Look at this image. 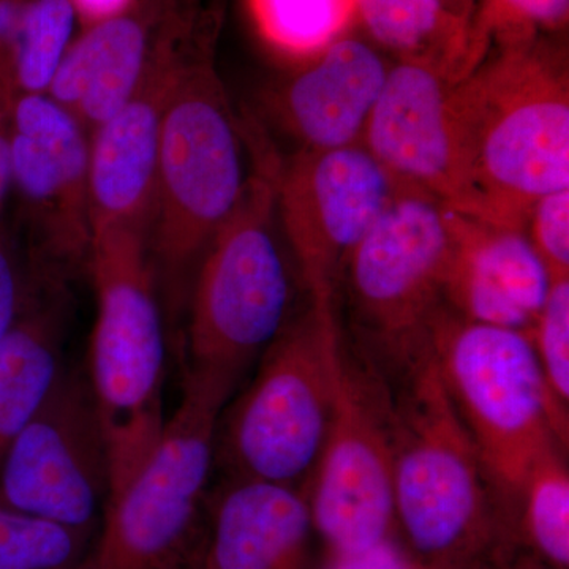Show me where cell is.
<instances>
[{"instance_id": "obj_1", "label": "cell", "mask_w": 569, "mask_h": 569, "mask_svg": "<svg viewBox=\"0 0 569 569\" xmlns=\"http://www.w3.org/2000/svg\"><path fill=\"white\" fill-rule=\"evenodd\" d=\"M396 530L429 569H481L522 542L519 511L497 488L433 355L388 385Z\"/></svg>"}, {"instance_id": "obj_2", "label": "cell", "mask_w": 569, "mask_h": 569, "mask_svg": "<svg viewBox=\"0 0 569 569\" xmlns=\"http://www.w3.org/2000/svg\"><path fill=\"white\" fill-rule=\"evenodd\" d=\"M475 219L526 231L531 206L569 189V70L561 41L493 48L452 86Z\"/></svg>"}, {"instance_id": "obj_3", "label": "cell", "mask_w": 569, "mask_h": 569, "mask_svg": "<svg viewBox=\"0 0 569 569\" xmlns=\"http://www.w3.org/2000/svg\"><path fill=\"white\" fill-rule=\"evenodd\" d=\"M212 39L193 52L164 112L146 249L160 298L187 305L194 272L244 197L252 122L236 114L213 63Z\"/></svg>"}, {"instance_id": "obj_4", "label": "cell", "mask_w": 569, "mask_h": 569, "mask_svg": "<svg viewBox=\"0 0 569 569\" xmlns=\"http://www.w3.org/2000/svg\"><path fill=\"white\" fill-rule=\"evenodd\" d=\"M252 133V178L206 249L187 299L186 372L234 388L293 317V257L276 201L280 153L254 122Z\"/></svg>"}, {"instance_id": "obj_5", "label": "cell", "mask_w": 569, "mask_h": 569, "mask_svg": "<svg viewBox=\"0 0 569 569\" xmlns=\"http://www.w3.org/2000/svg\"><path fill=\"white\" fill-rule=\"evenodd\" d=\"M88 260L97 293L89 387L107 445L108 503L140 473L162 437L167 342L144 231L96 228Z\"/></svg>"}, {"instance_id": "obj_6", "label": "cell", "mask_w": 569, "mask_h": 569, "mask_svg": "<svg viewBox=\"0 0 569 569\" xmlns=\"http://www.w3.org/2000/svg\"><path fill=\"white\" fill-rule=\"evenodd\" d=\"M460 217L429 194L403 189L348 258L339 293L346 295L351 348L387 383L432 355Z\"/></svg>"}, {"instance_id": "obj_7", "label": "cell", "mask_w": 569, "mask_h": 569, "mask_svg": "<svg viewBox=\"0 0 569 569\" xmlns=\"http://www.w3.org/2000/svg\"><path fill=\"white\" fill-rule=\"evenodd\" d=\"M342 340L337 299L309 296L305 312L266 348L222 436L217 432L216 447L233 478L305 490L335 413Z\"/></svg>"}, {"instance_id": "obj_8", "label": "cell", "mask_w": 569, "mask_h": 569, "mask_svg": "<svg viewBox=\"0 0 569 569\" xmlns=\"http://www.w3.org/2000/svg\"><path fill=\"white\" fill-rule=\"evenodd\" d=\"M432 355L486 470L519 511L531 467L550 448L567 449L569 433L530 335L447 309L433 325Z\"/></svg>"}, {"instance_id": "obj_9", "label": "cell", "mask_w": 569, "mask_h": 569, "mask_svg": "<svg viewBox=\"0 0 569 569\" xmlns=\"http://www.w3.org/2000/svg\"><path fill=\"white\" fill-rule=\"evenodd\" d=\"M233 385L186 372L181 402L133 481L104 505L86 569H189L198 512Z\"/></svg>"}, {"instance_id": "obj_10", "label": "cell", "mask_w": 569, "mask_h": 569, "mask_svg": "<svg viewBox=\"0 0 569 569\" xmlns=\"http://www.w3.org/2000/svg\"><path fill=\"white\" fill-rule=\"evenodd\" d=\"M307 493L313 529L332 559L392 539L391 395L387 381L342 340L335 413Z\"/></svg>"}, {"instance_id": "obj_11", "label": "cell", "mask_w": 569, "mask_h": 569, "mask_svg": "<svg viewBox=\"0 0 569 569\" xmlns=\"http://www.w3.org/2000/svg\"><path fill=\"white\" fill-rule=\"evenodd\" d=\"M403 189L362 144L280 156L277 212L309 296L337 299L355 247Z\"/></svg>"}, {"instance_id": "obj_12", "label": "cell", "mask_w": 569, "mask_h": 569, "mask_svg": "<svg viewBox=\"0 0 569 569\" xmlns=\"http://www.w3.org/2000/svg\"><path fill=\"white\" fill-rule=\"evenodd\" d=\"M110 493L107 445L89 381L61 372L7 449V507L84 535Z\"/></svg>"}, {"instance_id": "obj_13", "label": "cell", "mask_w": 569, "mask_h": 569, "mask_svg": "<svg viewBox=\"0 0 569 569\" xmlns=\"http://www.w3.org/2000/svg\"><path fill=\"white\" fill-rule=\"evenodd\" d=\"M209 24L179 7L133 96L89 137L92 230L121 224L146 233L164 112L187 62L211 39Z\"/></svg>"}, {"instance_id": "obj_14", "label": "cell", "mask_w": 569, "mask_h": 569, "mask_svg": "<svg viewBox=\"0 0 569 569\" xmlns=\"http://www.w3.org/2000/svg\"><path fill=\"white\" fill-rule=\"evenodd\" d=\"M11 186L41 250L59 268L89 258V133L48 93H20L11 121Z\"/></svg>"}, {"instance_id": "obj_15", "label": "cell", "mask_w": 569, "mask_h": 569, "mask_svg": "<svg viewBox=\"0 0 569 569\" xmlns=\"http://www.w3.org/2000/svg\"><path fill=\"white\" fill-rule=\"evenodd\" d=\"M417 63L389 67L361 144L406 189L475 217L452 86Z\"/></svg>"}, {"instance_id": "obj_16", "label": "cell", "mask_w": 569, "mask_h": 569, "mask_svg": "<svg viewBox=\"0 0 569 569\" xmlns=\"http://www.w3.org/2000/svg\"><path fill=\"white\" fill-rule=\"evenodd\" d=\"M389 67L372 41L348 33L269 89L266 111L298 151L361 144Z\"/></svg>"}, {"instance_id": "obj_17", "label": "cell", "mask_w": 569, "mask_h": 569, "mask_svg": "<svg viewBox=\"0 0 569 569\" xmlns=\"http://www.w3.org/2000/svg\"><path fill=\"white\" fill-rule=\"evenodd\" d=\"M178 0H132L119 13L81 26L48 96L91 137L140 84Z\"/></svg>"}, {"instance_id": "obj_18", "label": "cell", "mask_w": 569, "mask_h": 569, "mask_svg": "<svg viewBox=\"0 0 569 569\" xmlns=\"http://www.w3.org/2000/svg\"><path fill=\"white\" fill-rule=\"evenodd\" d=\"M550 287L552 276L526 231L462 213L448 277L449 310L530 335Z\"/></svg>"}, {"instance_id": "obj_19", "label": "cell", "mask_w": 569, "mask_h": 569, "mask_svg": "<svg viewBox=\"0 0 569 569\" xmlns=\"http://www.w3.org/2000/svg\"><path fill=\"white\" fill-rule=\"evenodd\" d=\"M313 530L305 490L233 478L212 505L204 569H305Z\"/></svg>"}, {"instance_id": "obj_20", "label": "cell", "mask_w": 569, "mask_h": 569, "mask_svg": "<svg viewBox=\"0 0 569 569\" xmlns=\"http://www.w3.org/2000/svg\"><path fill=\"white\" fill-rule=\"evenodd\" d=\"M358 24L397 62L417 63L449 81L466 78L490 52L471 18L441 0H358Z\"/></svg>"}, {"instance_id": "obj_21", "label": "cell", "mask_w": 569, "mask_h": 569, "mask_svg": "<svg viewBox=\"0 0 569 569\" xmlns=\"http://www.w3.org/2000/svg\"><path fill=\"white\" fill-rule=\"evenodd\" d=\"M61 312L51 310L11 329L0 342V447L39 411L61 376Z\"/></svg>"}, {"instance_id": "obj_22", "label": "cell", "mask_w": 569, "mask_h": 569, "mask_svg": "<svg viewBox=\"0 0 569 569\" xmlns=\"http://www.w3.org/2000/svg\"><path fill=\"white\" fill-rule=\"evenodd\" d=\"M258 39L284 61L320 54L358 24V0H244Z\"/></svg>"}, {"instance_id": "obj_23", "label": "cell", "mask_w": 569, "mask_h": 569, "mask_svg": "<svg viewBox=\"0 0 569 569\" xmlns=\"http://www.w3.org/2000/svg\"><path fill=\"white\" fill-rule=\"evenodd\" d=\"M519 533L549 567L569 569V471L563 448H550L531 467L519 496Z\"/></svg>"}, {"instance_id": "obj_24", "label": "cell", "mask_w": 569, "mask_h": 569, "mask_svg": "<svg viewBox=\"0 0 569 569\" xmlns=\"http://www.w3.org/2000/svg\"><path fill=\"white\" fill-rule=\"evenodd\" d=\"M81 24L73 0H28L10 52L20 93H48Z\"/></svg>"}, {"instance_id": "obj_25", "label": "cell", "mask_w": 569, "mask_h": 569, "mask_svg": "<svg viewBox=\"0 0 569 569\" xmlns=\"http://www.w3.org/2000/svg\"><path fill=\"white\" fill-rule=\"evenodd\" d=\"M84 535L0 508V569H86Z\"/></svg>"}, {"instance_id": "obj_26", "label": "cell", "mask_w": 569, "mask_h": 569, "mask_svg": "<svg viewBox=\"0 0 569 569\" xmlns=\"http://www.w3.org/2000/svg\"><path fill=\"white\" fill-rule=\"evenodd\" d=\"M471 21L489 50L509 47L567 31L569 0H477Z\"/></svg>"}, {"instance_id": "obj_27", "label": "cell", "mask_w": 569, "mask_h": 569, "mask_svg": "<svg viewBox=\"0 0 569 569\" xmlns=\"http://www.w3.org/2000/svg\"><path fill=\"white\" fill-rule=\"evenodd\" d=\"M530 339L549 395L569 421V277L552 280Z\"/></svg>"}, {"instance_id": "obj_28", "label": "cell", "mask_w": 569, "mask_h": 569, "mask_svg": "<svg viewBox=\"0 0 569 569\" xmlns=\"http://www.w3.org/2000/svg\"><path fill=\"white\" fill-rule=\"evenodd\" d=\"M526 234L552 280L569 277V189L535 201L527 217Z\"/></svg>"}, {"instance_id": "obj_29", "label": "cell", "mask_w": 569, "mask_h": 569, "mask_svg": "<svg viewBox=\"0 0 569 569\" xmlns=\"http://www.w3.org/2000/svg\"><path fill=\"white\" fill-rule=\"evenodd\" d=\"M18 96L9 67L0 66V204L11 187V121Z\"/></svg>"}, {"instance_id": "obj_30", "label": "cell", "mask_w": 569, "mask_h": 569, "mask_svg": "<svg viewBox=\"0 0 569 569\" xmlns=\"http://www.w3.org/2000/svg\"><path fill=\"white\" fill-rule=\"evenodd\" d=\"M413 567L415 560L392 538L358 556L332 559L328 569H413Z\"/></svg>"}, {"instance_id": "obj_31", "label": "cell", "mask_w": 569, "mask_h": 569, "mask_svg": "<svg viewBox=\"0 0 569 569\" xmlns=\"http://www.w3.org/2000/svg\"><path fill=\"white\" fill-rule=\"evenodd\" d=\"M18 309V279L7 250L0 246V342L14 328Z\"/></svg>"}, {"instance_id": "obj_32", "label": "cell", "mask_w": 569, "mask_h": 569, "mask_svg": "<svg viewBox=\"0 0 569 569\" xmlns=\"http://www.w3.org/2000/svg\"><path fill=\"white\" fill-rule=\"evenodd\" d=\"M481 569H553L539 559L526 545H516L501 550Z\"/></svg>"}, {"instance_id": "obj_33", "label": "cell", "mask_w": 569, "mask_h": 569, "mask_svg": "<svg viewBox=\"0 0 569 569\" xmlns=\"http://www.w3.org/2000/svg\"><path fill=\"white\" fill-rule=\"evenodd\" d=\"M80 14L81 26L102 20L119 13L132 3V0H73Z\"/></svg>"}, {"instance_id": "obj_34", "label": "cell", "mask_w": 569, "mask_h": 569, "mask_svg": "<svg viewBox=\"0 0 569 569\" xmlns=\"http://www.w3.org/2000/svg\"><path fill=\"white\" fill-rule=\"evenodd\" d=\"M189 569H204L201 567L200 561H194V563L190 565Z\"/></svg>"}, {"instance_id": "obj_35", "label": "cell", "mask_w": 569, "mask_h": 569, "mask_svg": "<svg viewBox=\"0 0 569 569\" xmlns=\"http://www.w3.org/2000/svg\"><path fill=\"white\" fill-rule=\"evenodd\" d=\"M413 569H429V568H426V567H421V565L417 563V561H415V567Z\"/></svg>"}]
</instances>
